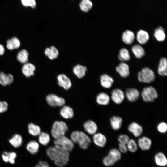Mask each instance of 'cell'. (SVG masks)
<instances>
[{
	"instance_id": "34",
	"label": "cell",
	"mask_w": 167,
	"mask_h": 167,
	"mask_svg": "<svg viewBox=\"0 0 167 167\" xmlns=\"http://www.w3.org/2000/svg\"><path fill=\"white\" fill-rule=\"evenodd\" d=\"M9 142L13 147L17 148L21 145L22 143V138L20 135L15 134L9 140Z\"/></svg>"
},
{
	"instance_id": "3",
	"label": "cell",
	"mask_w": 167,
	"mask_h": 167,
	"mask_svg": "<svg viewBox=\"0 0 167 167\" xmlns=\"http://www.w3.org/2000/svg\"><path fill=\"white\" fill-rule=\"evenodd\" d=\"M68 130V127L65 122L62 121H55L52 127V136L55 139L65 135Z\"/></svg>"
},
{
	"instance_id": "1",
	"label": "cell",
	"mask_w": 167,
	"mask_h": 167,
	"mask_svg": "<svg viewBox=\"0 0 167 167\" xmlns=\"http://www.w3.org/2000/svg\"><path fill=\"white\" fill-rule=\"evenodd\" d=\"M46 152L49 158L58 167H64L68 164L70 157L69 152L57 145L49 147Z\"/></svg>"
},
{
	"instance_id": "19",
	"label": "cell",
	"mask_w": 167,
	"mask_h": 167,
	"mask_svg": "<svg viewBox=\"0 0 167 167\" xmlns=\"http://www.w3.org/2000/svg\"><path fill=\"white\" fill-rule=\"evenodd\" d=\"M35 70L36 67L34 65L30 63H27L24 64L22 71L26 77H29L34 75Z\"/></svg>"
},
{
	"instance_id": "44",
	"label": "cell",
	"mask_w": 167,
	"mask_h": 167,
	"mask_svg": "<svg viewBox=\"0 0 167 167\" xmlns=\"http://www.w3.org/2000/svg\"><path fill=\"white\" fill-rule=\"evenodd\" d=\"M8 104L6 102L0 101V113L6 112L8 109Z\"/></svg>"
},
{
	"instance_id": "45",
	"label": "cell",
	"mask_w": 167,
	"mask_h": 167,
	"mask_svg": "<svg viewBox=\"0 0 167 167\" xmlns=\"http://www.w3.org/2000/svg\"><path fill=\"white\" fill-rule=\"evenodd\" d=\"M118 150L121 153H126L128 151L127 147L126 144L119 143L118 144Z\"/></svg>"
},
{
	"instance_id": "36",
	"label": "cell",
	"mask_w": 167,
	"mask_h": 167,
	"mask_svg": "<svg viewBox=\"0 0 167 167\" xmlns=\"http://www.w3.org/2000/svg\"><path fill=\"white\" fill-rule=\"evenodd\" d=\"M92 3L90 0H82L79 4L81 10L85 12H88L92 7Z\"/></svg>"
},
{
	"instance_id": "6",
	"label": "cell",
	"mask_w": 167,
	"mask_h": 167,
	"mask_svg": "<svg viewBox=\"0 0 167 167\" xmlns=\"http://www.w3.org/2000/svg\"><path fill=\"white\" fill-rule=\"evenodd\" d=\"M137 76L139 82L145 83H150L153 81L155 78L153 71L148 67L143 68L139 71Z\"/></svg>"
},
{
	"instance_id": "38",
	"label": "cell",
	"mask_w": 167,
	"mask_h": 167,
	"mask_svg": "<svg viewBox=\"0 0 167 167\" xmlns=\"http://www.w3.org/2000/svg\"><path fill=\"white\" fill-rule=\"evenodd\" d=\"M126 145L128 151L131 152H135L138 150L137 143L133 139H130Z\"/></svg>"
},
{
	"instance_id": "11",
	"label": "cell",
	"mask_w": 167,
	"mask_h": 167,
	"mask_svg": "<svg viewBox=\"0 0 167 167\" xmlns=\"http://www.w3.org/2000/svg\"><path fill=\"white\" fill-rule=\"evenodd\" d=\"M125 96L130 102H133L137 101L139 98L140 93L139 90L135 88H127L125 93Z\"/></svg>"
},
{
	"instance_id": "21",
	"label": "cell",
	"mask_w": 167,
	"mask_h": 167,
	"mask_svg": "<svg viewBox=\"0 0 167 167\" xmlns=\"http://www.w3.org/2000/svg\"><path fill=\"white\" fill-rule=\"evenodd\" d=\"M116 71L123 78H126L129 75V69L127 64L123 62L120 63L116 68Z\"/></svg>"
},
{
	"instance_id": "40",
	"label": "cell",
	"mask_w": 167,
	"mask_h": 167,
	"mask_svg": "<svg viewBox=\"0 0 167 167\" xmlns=\"http://www.w3.org/2000/svg\"><path fill=\"white\" fill-rule=\"evenodd\" d=\"M157 128L159 132L161 133H165L167 131V124L165 122H161L158 124Z\"/></svg>"
},
{
	"instance_id": "39",
	"label": "cell",
	"mask_w": 167,
	"mask_h": 167,
	"mask_svg": "<svg viewBox=\"0 0 167 167\" xmlns=\"http://www.w3.org/2000/svg\"><path fill=\"white\" fill-rule=\"evenodd\" d=\"M23 6L25 7H30L35 8L36 6V0H21Z\"/></svg>"
},
{
	"instance_id": "25",
	"label": "cell",
	"mask_w": 167,
	"mask_h": 167,
	"mask_svg": "<svg viewBox=\"0 0 167 167\" xmlns=\"http://www.w3.org/2000/svg\"><path fill=\"white\" fill-rule=\"evenodd\" d=\"M158 73L162 76L167 75V62L165 58H162L160 61L158 69Z\"/></svg>"
},
{
	"instance_id": "12",
	"label": "cell",
	"mask_w": 167,
	"mask_h": 167,
	"mask_svg": "<svg viewBox=\"0 0 167 167\" xmlns=\"http://www.w3.org/2000/svg\"><path fill=\"white\" fill-rule=\"evenodd\" d=\"M128 130L136 137L140 136L143 131L142 126L135 122H132L128 125Z\"/></svg>"
},
{
	"instance_id": "46",
	"label": "cell",
	"mask_w": 167,
	"mask_h": 167,
	"mask_svg": "<svg viewBox=\"0 0 167 167\" xmlns=\"http://www.w3.org/2000/svg\"><path fill=\"white\" fill-rule=\"evenodd\" d=\"M34 167H50V166L46 161H40Z\"/></svg>"
},
{
	"instance_id": "28",
	"label": "cell",
	"mask_w": 167,
	"mask_h": 167,
	"mask_svg": "<svg viewBox=\"0 0 167 167\" xmlns=\"http://www.w3.org/2000/svg\"><path fill=\"white\" fill-rule=\"evenodd\" d=\"M16 157V153L13 152H4L2 155V159L5 162H9L12 164L15 163V160Z\"/></svg>"
},
{
	"instance_id": "4",
	"label": "cell",
	"mask_w": 167,
	"mask_h": 167,
	"mask_svg": "<svg viewBox=\"0 0 167 167\" xmlns=\"http://www.w3.org/2000/svg\"><path fill=\"white\" fill-rule=\"evenodd\" d=\"M121 157L122 153L118 149L112 148L109 150L107 156L103 159V163L106 166H111L120 160Z\"/></svg>"
},
{
	"instance_id": "22",
	"label": "cell",
	"mask_w": 167,
	"mask_h": 167,
	"mask_svg": "<svg viewBox=\"0 0 167 167\" xmlns=\"http://www.w3.org/2000/svg\"><path fill=\"white\" fill-rule=\"evenodd\" d=\"M110 98L107 93L101 92L99 93L96 96V101L99 105H108L110 102Z\"/></svg>"
},
{
	"instance_id": "29",
	"label": "cell",
	"mask_w": 167,
	"mask_h": 167,
	"mask_svg": "<svg viewBox=\"0 0 167 167\" xmlns=\"http://www.w3.org/2000/svg\"><path fill=\"white\" fill-rule=\"evenodd\" d=\"M38 143L34 140H31L29 142L26 146V149L30 153L34 155L39 150Z\"/></svg>"
},
{
	"instance_id": "15",
	"label": "cell",
	"mask_w": 167,
	"mask_h": 167,
	"mask_svg": "<svg viewBox=\"0 0 167 167\" xmlns=\"http://www.w3.org/2000/svg\"><path fill=\"white\" fill-rule=\"evenodd\" d=\"M154 160L157 165L160 167H165L167 165V158L165 155L162 152L156 154Z\"/></svg>"
},
{
	"instance_id": "43",
	"label": "cell",
	"mask_w": 167,
	"mask_h": 167,
	"mask_svg": "<svg viewBox=\"0 0 167 167\" xmlns=\"http://www.w3.org/2000/svg\"><path fill=\"white\" fill-rule=\"evenodd\" d=\"M14 49L18 48L20 46L19 40L16 37H13L11 39Z\"/></svg>"
},
{
	"instance_id": "17",
	"label": "cell",
	"mask_w": 167,
	"mask_h": 167,
	"mask_svg": "<svg viewBox=\"0 0 167 167\" xmlns=\"http://www.w3.org/2000/svg\"><path fill=\"white\" fill-rule=\"evenodd\" d=\"M84 127L85 131L91 135H93L96 133L98 129L97 124L92 120L86 122L84 124Z\"/></svg>"
},
{
	"instance_id": "5",
	"label": "cell",
	"mask_w": 167,
	"mask_h": 167,
	"mask_svg": "<svg viewBox=\"0 0 167 167\" xmlns=\"http://www.w3.org/2000/svg\"><path fill=\"white\" fill-rule=\"evenodd\" d=\"M140 95L143 100L147 102L154 101L158 96L156 89L152 86L144 88L142 90Z\"/></svg>"
},
{
	"instance_id": "10",
	"label": "cell",
	"mask_w": 167,
	"mask_h": 167,
	"mask_svg": "<svg viewBox=\"0 0 167 167\" xmlns=\"http://www.w3.org/2000/svg\"><path fill=\"white\" fill-rule=\"evenodd\" d=\"M58 85L65 90L69 89L72 86V83L70 79L66 75L62 73L57 77Z\"/></svg>"
},
{
	"instance_id": "2",
	"label": "cell",
	"mask_w": 167,
	"mask_h": 167,
	"mask_svg": "<svg viewBox=\"0 0 167 167\" xmlns=\"http://www.w3.org/2000/svg\"><path fill=\"white\" fill-rule=\"evenodd\" d=\"M71 139L74 143H78L79 147L84 150L87 149L91 143V140L84 132L75 131L71 133Z\"/></svg>"
},
{
	"instance_id": "8",
	"label": "cell",
	"mask_w": 167,
	"mask_h": 167,
	"mask_svg": "<svg viewBox=\"0 0 167 167\" xmlns=\"http://www.w3.org/2000/svg\"><path fill=\"white\" fill-rule=\"evenodd\" d=\"M48 104L53 107H62L65 104V100L62 97H59L54 94L48 95L46 98Z\"/></svg>"
},
{
	"instance_id": "20",
	"label": "cell",
	"mask_w": 167,
	"mask_h": 167,
	"mask_svg": "<svg viewBox=\"0 0 167 167\" xmlns=\"http://www.w3.org/2000/svg\"><path fill=\"white\" fill-rule=\"evenodd\" d=\"M87 67L80 64H77L73 68V71L74 75L78 78H83L86 75Z\"/></svg>"
},
{
	"instance_id": "14",
	"label": "cell",
	"mask_w": 167,
	"mask_h": 167,
	"mask_svg": "<svg viewBox=\"0 0 167 167\" xmlns=\"http://www.w3.org/2000/svg\"><path fill=\"white\" fill-rule=\"evenodd\" d=\"M93 135V141L96 145L100 147H103L105 146L107 139L104 134L101 133L96 132Z\"/></svg>"
},
{
	"instance_id": "23",
	"label": "cell",
	"mask_w": 167,
	"mask_h": 167,
	"mask_svg": "<svg viewBox=\"0 0 167 167\" xmlns=\"http://www.w3.org/2000/svg\"><path fill=\"white\" fill-rule=\"evenodd\" d=\"M110 122L112 128L114 130H118L122 126L123 120L120 116H113L110 118Z\"/></svg>"
},
{
	"instance_id": "49",
	"label": "cell",
	"mask_w": 167,
	"mask_h": 167,
	"mask_svg": "<svg viewBox=\"0 0 167 167\" xmlns=\"http://www.w3.org/2000/svg\"><path fill=\"white\" fill-rule=\"evenodd\" d=\"M5 52V49L3 46L0 44V56L3 55Z\"/></svg>"
},
{
	"instance_id": "18",
	"label": "cell",
	"mask_w": 167,
	"mask_h": 167,
	"mask_svg": "<svg viewBox=\"0 0 167 167\" xmlns=\"http://www.w3.org/2000/svg\"><path fill=\"white\" fill-rule=\"evenodd\" d=\"M44 53L45 56L50 60L56 59L58 57L59 54L58 49L54 46L46 48L45 50Z\"/></svg>"
},
{
	"instance_id": "31",
	"label": "cell",
	"mask_w": 167,
	"mask_h": 167,
	"mask_svg": "<svg viewBox=\"0 0 167 167\" xmlns=\"http://www.w3.org/2000/svg\"><path fill=\"white\" fill-rule=\"evenodd\" d=\"M28 53L25 49L20 51L18 54L17 58L20 63L24 64L27 63L28 59Z\"/></svg>"
},
{
	"instance_id": "16",
	"label": "cell",
	"mask_w": 167,
	"mask_h": 167,
	"mask_svg": "<svg viewBox=\"0 0 167 167\" xmlns=\"http://www.w3.org/2000/svg\"><path fill=\"white\" fill-rule=\"evenodd\" d=\"M101 85L104 88L107 89L110 88L114 83L113 79L106 74H103L100 77Z\"/></svg>"
},
{
	"instance_id": "27",
	"label": "cell",
	"mask_w": 167,
	"mask_h": 167,
	"mask_svg": "<svg viewBox=\"0 0 167 167\" xmlns=\"http://www.w3.org/2000/svg\"><path fill=\"white\" fill-rule=\"evenodd\" d=\"M135 35L133 32L131 31L126 30L124 31L122 35V40L125 43L131 44L134 41Z\"/></svg>"
},
{
	"instance_id": "35",
	"label": "cell",
	"mask_w": 167,
	"mask_h": 167,
	"mask_svg": "<svg viewBox=\"0 0 167 167\" xmlns=\"http://www.w3.org/2000/svg\"><path fill=\"white\" fill-rule=\"evenodd\" d=\"M38 136V141L41 144L44 146H46L49 143L50 138L48 133L45 132H41Z\"/></svg>"
},
{
	"instance_id": "42",
	"label": "cell",
	"mask_w": 167,
	"mask_h": 167,
	"mask_svg": "<svg viewBox=\"0 0 167 167\" xmlns=\"http://www.w3.org/2000/svg\"><path fill=\"white\" fill-rule=\"evenodd\" d=\"M0 84L3 86L7 85V75L2 72H0Z\"/></svg>"
},
{
	"instance_id": "24",
	"label": "cell",
	"mask_w": 167,
	"mask_h": 167,
	"mask_svg": "<svg viewBox=\"0 0 167 167\" xmlns=\"http://www.w3.org/2000/svg\"><path fill=\"white\" fill-rule=\"evenodd\" d=\"M60 115L66 119L72 118L74 115L73 109L68 106H63L61 109L60 112Z\"/></svg>"
},
{
	"instance_id": "32",
	"label": "cell",
	"mask_w": 167,
	"mask_h": 167,
	"mask_svg": "<svg viewBox=\"0 0 167 167\" xmlns=\"http://www.w3.org/2000/svg\"><path fill=\"white\" fill-rule=\"evenodd\" d=\"M28 132L34 136H38L41 132L40 127L32 123L28 125Z\"/></svg>"
},
{
	"instance_id": "33",
	"label": "cell",
	"mask_w": 167,
	"mask_h": 167,
	"mask_svg": "<svg viewBox=\"0 0 167 167\" xmlns=\"http://www.w3.org/2000/svg\"><path fill=\"white\" fill-rule=\"evenodd\" d=\"M154 36L158 41H163L166 36L163 28L161 26L156 28L155 30Z\"/></svg>"
},
{
	"instance_id": "26",
	"label": "cell",
	"mask_w": 167,
	"mask_h": 167,
	"mask_svg": "<svg viewBox=\"0 0 167 167\" xmlns=\"http://www.w3.org/2000/svg\"><path fill=\"white\" fill-rule=\"evenodd\" d=\"M149 35L146 31L140 30L137 34L136 38L138 41L141 44L146 43L149 39Z\"/></svg>"
},
{
	"instance_id": "9",
	"label": "cell",
	"mask_w": 167,
	"mask_h": 167,
	"mask_svg": "<svg viewBox=\"0 0 167 167\" xmlns=\"http://www.w3.org/2000/svg\"><path fill=\"white\" fill-rule=\"evenodd\" d=\"M124 92L119 88L112 90L111 92V99L116 104H120L123 102L125 98Z\"/></svg>"
},
{
	"instance_id": "30",
	"label": "cell",
	"mask_w": 167,
	"mask_h": 167,
	"mask_svg": "<svg viewBox=\"0 0 167 167\" xmlns=\"http://www.w3.org/2000/svg\"><path fill=\"white\" fill-rule=\"evenodd\" d=\"M132 50L135 56L138 58H142L145 54L143 48L139 45H134L132 47Z\"/></svg>"
},
{
	"instance_id": "48",
	"label": "cell",
	"mask_w": 167,
	"mask_h": 167,
	"mask_svg": "<svg viewBox=\"0 0 167 167\" xmlns=\"http://www.w3.org/2000/svg\"><path fill=\"white\" fill-rule=\"evenodd\" d=\"M6 42V47L8 49L10 50H12L14 49V48L12 45L11 39H8L7 40Z\"/></svg>"
},
{
	"instance_id": "13",
	"label": "cell",
	"mask_w": 167,
	"mask_h": 167,
	"mask_svg": "<svg viewBox=\"0 0 167 167\" xmlns=\"http://www.w3.org/2000/svg\"><path fill=\"white\" fill-rule=\"evenodd\" d=\"M138 146L143 151L149 150L152 145L151 139L145 136H143L139 138L138 140Z\"/></svg>"
},
{
	"instance_id": "41",
	"label": "cell",
	"mask_w": 167,
	"mask_h": 167,
	"mask_svg": "<svg viewBox=\"0 0 167 167\" xmlns=\"http://www.w3.org/2000/svg\"><path fill=\"white\" fill-rule=\"evenodd\" d=\"M118 139L119 143L126 144L130 139V138L127 135L122 134L118 136Z\"/></svg>"
},
{
	"instance_id": "7",
	"label": "cell",
	"mask_w": 167,
	"mask_h": 167,
	"mask_svg": "<svg viewBox=\"0 0 167 167\" xmlns=\"http://www.w3.org/2000/svg\"><path fill=\"white\" fill-rule=\"evenodd\" d=\"M54 145L58 146L63 149L69 152H71L74 147V144L71 140L66 136H62L54 139Z\"/></svg>"
},
{
	"instance_id": "37",
	"label": "cell",
	"mask_w": 167,
	"mask_h": 167,
	"mask_svg": "<svg viewBox=\"0 0 167 167\" xmlns=\"http://www.w3.org/2000/svg\"><path fill=\"white\" fill-rule=\"evenodd\" d=\"M118 58L121 61H129L130 59V56L127 49L126 48L121 49L119 51Z\"/></svg>"
},
{
	"instance_id": "47",
	"label": "cell",
	"mask_w": 167,
	"mask_h": 167,
	"mask_svg": "<svg viewBox=\"0 0 167 167\" xmlns=\"http://www.w3.org/2000/svg\"><path fill=\"white\" fill-rule=\"evenodd\" d=\"M7 75V85H10L13 83L14 81V77L11 74H8Z\"/></svg>"
}]
</instances>
